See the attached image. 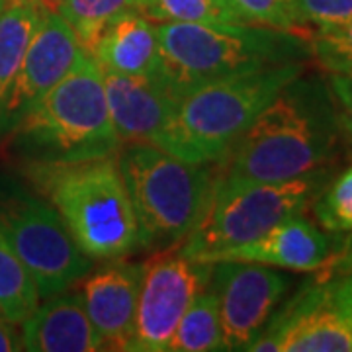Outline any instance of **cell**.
<instances>
[{
	"label": "cell",
	"instance_id": "obj_1",
	"mask_svg": "<svg viewBox=\"0 0 352 352\" xmlns=\"http://www.w3.org/2000/svg\"><path fill=\"white\" fill-rule=\"evenodd\" d=\"M342 124L325 78L300 75L280 88L217 164L214 190L284 182L333 164Z\"/></svg>",
	"mask_w": 352,
	"mask_h": 352
},
{
	"label": "cell",
	"instance_id": "obj_2",
	"mask_svg": "<svg viewBox=\"0 0 352 352\" xmlns=\"http://www.w3.org/2000/svg\"><path fill=\"white\" fill-rule=\"evenodd\" d=\"M25 166H61L112 157L122 141L113 129L104 75L82 51L73 69L8 133Z\"/></svg>",
	"mask_w": 352,
	"mask_h": 352
},
{
	"label": "cell",
	"instance_id": "obj_3",
	"mask_svg": "<svg viewBox=\"0 0 352 352\" xmlns=\"http://www.w3.org/2000/svg\"><path fill=\"white\" fill-rule=\"evenodd\" d=\"M161 80L178 98L208 82L311 59L309 36L251 24L155 25Z\"/></svg>",
	"mask_w": 352,
	"mask_h": 352
},
{
	"label": "cell",
	"instance_id": "obj_4",
	"mask_svg": "<svg viewBox=\"0 0 352 352\" xmlns=\"http://www.w3.org/2000/svg\"><path fill=\"white\" fill-rule=\"evenodd\" d=\"M303 71V63L278 65L196 88L180 98L153 145L186 163L219 164L280 88Z\"/></svg>",
	"mask_w": 352,
	"mask_h": 352
},
{
	"label": "cell",
	"instance_id": "obj_5",
	"mask_svg": "<svg viewBox=\"0 0 352 352\" xmlns=\"http://www.w3.org/2000/svg\"><path fill=\"white\" fill-rule=\"evenodd\" d=\"M116 161L138 221L139 249L182 245L208 210L217 164L186 163L147 141L126 143Z\"/></svg>",
	"mask_w": 352,
	"mask_h": 352
},
{
	"label": "cell",
	"instance_id": "obj_6",
	"mask_svg": "<svg viewBox=\"0 0 352 352\" xmlns=\"http://www.w3.org/2000/svg\"><path fill=\"white\" fill-rule=\"evenodd\" d=\"M25 175L92 261H113L139 249L138 221L116 155L61 166H25Z\"/></svg>",
	"mask_w": 352,
	"mask_h": 352
},
{
	"label": "cell",
	"instance_id": "obj_7",
	"mask_svg": "<svg viewBox=\"0 0 352 352\" xmlns=\"http://www.w3.org/2000/svg\"><path fill=\"white\" fill-rule=\"evenodd\" d=\"M335 176L327 164L314 173L284 180L214 190L196 229L180 245L192 261L212 264L223 252L263 237L280 221L305 214Z\"/></svg>",
	"mask_w": 352,
	"mask_h": 352
},
{
	"label": "cell",
	"instance_id": "obj_8",
	"mask_svg": "<svg viewBox=\"0 0 352 352\" xmlns=\"http://www.w3.org/2000/svg\"><path fill=\"white\" fill-rule=\"evenodd\" d=\"M314 272L280 302L247 351H352V249Z\"/></svg>",
	"mask_w": 352,
	"mask_h": 352
},
{
	"label": "cell",
	"instance_id": "obj_9",
	"mask_svg": "<svg viewBox=\"0 0 352 352\" xmlns=\"http://www.w3.org/2000/svg\"><path fill=\"white\" fill-rule=\"evenodd\" d=\"M0 229L34 280L39 300L73 288L92 270V258L38 190L0 184Z\"/></svg>",
	"mask_w": 352,
	"mask_h": 352
},
{
	"label": "cell",
	"instance_id": "obj_10",
	"mask_svg": "<svg viewBox=\"0 0 352 352\" xmlns=\"http://www.w3.org/2000/svg\"><path fill=\"white\" fill-rule=\"evenodd\" d=\"M212 264L178 251H157L143 264L131 352H166L176 325L194 298L208 286Z\"/></svg>",
	"mask_w": 352,
	"mask_h": 352
},
{
	"label": "cell",
	"instance_id": "obj_11",
	"mask_svg": "<svg viewBox=\"0 0 352 352\" xmlns=\"http://www.w3.org/2000/svg\"><path fill=\"white\" fill-rule=\"evenodd\" d=\"M208 286L219 307L227 351H247L292 286V276L266 264L221 261L212 264Z\"/></svg>",
	"mask_w": 352,
	"mask_h": 352
},
{
	"label": "cell",
	"instance_id": "obj_12",
	"mask_svg": "<svg viewBox=\"0 0 352 352\" xmlns=\"http://www.w3.org/2000/svg\"><path fill=\"white\" fill-rule=\"evenodd\" d=\"M82 51L73 28L55 10L43 8L4 108L2 135L10 133L25 113L73 69Z\"/></svg>",
	"mask_w": 352,
	"mask_h": 352
},
{
	"label": "cell",
	"instance_id": "obj_13",
	"mask_svg": "<svg viewBox=\"0 0 352 352\" xmlns=\"http://www.w3.org/2000/svg\"><path fill=\"white\" fill-rule=\"evenodd\" d=\"M143 264L106 261L80 280V300L106 351H127L133 333Z\"/></svg>",
	"mask_w": 352,
	"mask_h": 352
},
{
	"label": "cell",
	"instance_id": "obj_14",
	"mask_svg": "<svg viewBox=\"0 0 352 352\" xmlns=\"http://www.w3.org/2000/svg\"><path fill=\"white\" fill-rule=\"evenodd\" d=\"M113 129L124 143H153L180 98L163 80L102 71Z\"/></svg>",
	"mask_w": 352,
	"mask_h": 352
},
{
	"label": "cell",
	"instance_id": "obj_15",
	"mask_svg": "<svg viewBox=\"0 0 352 352\" xmlns=\"http://www.w3.org/2000/svg\"><path fill=\"white\" fill-rule=\"evenodd\" d=\"M337 252L339 247L335 239L307 219L305 214H300L280 221L263 237L223 252L215 258V263L245 261L286 270L314 272L327 264Z\"/></svg>",
	"mask_w": 352,
	"mask_h": 352
},
{
	"label": "cell",
	"instance_id": "obj_16",
	"mask_svg": "<svg viewBox=\"0 0 352 352\" xmlns=\"http://www.w3.org/2000/svg\"><path fill=\"white\" fill-rule=\"evenodd\" d=\"M22 349L32 352L106 351L88 319L78 289H65L45 298L22 323Z\"/></svg>",
	"mask_w": 352,
	"mask_h": 352
},
{
	"label": "cell",
	"instance_id": "obj_17",
	"mask_svg": "<svg viewBox=\"0 0 352 352\" xmlns=\"http://www.w3.org/2000/svg\"><path fill=\"white\" fill-rule=\"evenodd\" d=\"M102 71L161 80V55L157 32L139 10L127 12L106 25L90 51Z\"/></svg>",
	"mask_w": 352,
	"mask_h": 352
},
{
	"label": "cell",
	"instance_id": "obj_18",
	"mask_svg": "<svg viewBox=\"0 0 352 352\" xmlns=\"http://www.w3.org/2000/svg\"><path fill=\"white\" fill-rule=\"evenodd\" d=\"M43 8L39 0H6L0 12V135L6 102Z\"/></svg>",
	"mask_w": 352,
	"mask_h": 352
},
{
	"label": "cell",
	"instance_id": "obj_19",
	"mask_svg": "<svg viewBox=\"0 0 352 352\" xmlns=\"http://www.w3.org/2000/svg\"><path fill=\"white\" fill-rule=\"evenodd\" d=\"M168 351L173 352H215L227 351L223 329L219 319V307L214 289L210 286L190 303L182 319L176 325Z\"/></svg>",
	"mask_w": 352,
	"mask_h": 352
},
{
	"label": "cell",
	"instance_id": "obj_20",
	"mask_svg": "<svg viewBox=\"0 0 352 352\" xmlns=\"http://www.w3.org/2000/svg\"><path fill=\"white\" fill-rule=\"evenodd\" d=\"M143 0H61L55 12L73 28L80 47L94 50L106 25L127 12H141Z\"/></svg>",
	"mask_w": 352,
	"mask_h": 352
},
{
	"label": "cell",
	"instance_id": "obj_21",
	"mask_svg": "<svg viewBox=\"0 0 352 352\" xmlns=\"http://www.w3.org/2000/svg\"><path fill=\"white\" fill-rule=\"evenodd\" d=\"M38 303L34 280L0 229V315L14 325H22Z\"/></svg>",
	"mask_w": 352,
	"mask_h": 352
},
{
	"label": "cell",
	"instance_id": "obj_22",
	"mask_svg": "<svg viewBox=\"0 0 352 352\" xmlns=\"http://www.w3.org/2000/svg\"><path fill=\"white\" fill-rule=\"evenodd\" d=\"M141 14L159 24H241L229 0H143Z\"/></svg>",
	"mask_w": 352,
	"mask_h": 352
},
{
	"label": "cell",
	"instance_id": "obj_23",
	"mask_svg": "<svg viewBox=\"0 0 352 352\" xmlns=\"http://www.w3.org/2000/svg\"><path fill=\"white\" fill-rule=\"evenodd\" d=\"M229 4L241 24L274 28L303 36L311 34L298 12L296 0H229Z\"/></svg>",
	"mask_w": 352,
	"mask_h": 352
},
{
	"label": "cell",
	"instance_id": "obj_24",
	"mask_svg": "<svg viewBox=\"0 0 352 352\" xmlns=\"http://www.w3.org/2000/svg\"><path fill=\"white\" fill-rule=\"evenodd\" d=\"M317 221L329 233H351L352 231V164L333 176L327 188L319 194L311 206Z\"/></svg>",
	"mask_w": 352,
	"mask_h": 352
},
{
	"label": "cell",
	"instance_id": "obj_25",
	"mask_svg": "<svg viewBox=\"0 0 352 352\" xmlns=\"http://www.w3.org/2000/svg\"><path fill=\"white\" fill-rule=\"evenodd\" d=\"M311 59L327 73L352 75V20L309 34Z\"/></svg>",
	"mask_w": 352,
	"mask_h": 352
},
{
	"label": "cell",
	"instance_id": "obj_26",
	"mask_svg": "<svg viewBox=\"0 0 352 352\" xmlns=\"http://www.w3.org/2000/svg\"><path fill=\"white\" fill-rule=\"evenodd\" d=\"M296 6L309 32L339 28L352 20V0H296Z\"/></svg>",
	"mask_w": 352,
	"mask_h": 352
},
{
	"label": "cell",
	"instance_id": "obj_27",
	"mask_svg": "<svg viewBox=\"0 0 352 352\" xmlns=\"http://www.w3.org/2000/svg\"><path fill=\"white\" fill-rule=\"evenodd\" d=\"M327 82L335 100H337V106H339L342 131L346 133V138L352 143V75L329 73Z\"/></svg>",
	"mask_w": 352,
	"mask_h": 352
},
{
	"label": "cell",
	"instance_id": "obj_28",
	"mask_svg": "<svg viewBox=\"0 0 352 352\" xmlns=\"http://www.w3.org/2000/svg\"><path fill=\"white\" fill-rule=\"evenodd\" d=\"M16 325L0 315V352L24 351L22 349V335L16 331Z\"/></svg>",
	"mask_w": 352,
	"mask_h": 352
},
{
	"label": "cell",
	"instance_id": "obj_29",
	"mask_svg": "<svg viewBox=\"0 0 352 352\" xmlns=\"http://www.w3.org/2000/svg\"><path fill=\"white\" fill-rule=\"evenodd\" d=\"M45 8H51V10H55L59 4H61V0H39Z\"/></svg>",
	"mask_w": 352,
	"mask_h": 352
},
{
	"label": "cell",
	"instance_id": "obj_30",
	"mask_svg": "<svg viewBox=\"0 0 352 352\" xmlns=\"http://www.w3.org/2000/svg\"><path fill=\"white\" fill-rule=\"evenodd\" d=\"M4 4H6V0H0V12H2V8H4Z\"/></svg>",
	"mask_w": 352,
	"mask_h": 352
}]
</instances>
